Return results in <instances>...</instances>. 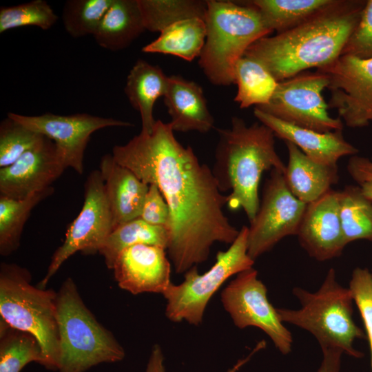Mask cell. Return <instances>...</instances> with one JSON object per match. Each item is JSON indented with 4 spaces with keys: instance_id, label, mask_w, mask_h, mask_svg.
Instances as JSON below:
<instances>
[{
    "instance_id": "obj_1",
    "label": "cell",
    "mask_w": 372,
    "mask_h": 372,
    "mask_svg": "<svg viewBox=\"0 0 372 372\" xmlns=\"http://www.w3.org/2000/svg\"><path fill=\"white\" fill-rule=\"evenodd\" d=\"M169 123L156 121L151 133L141 131L112 155L143 182L155 184L169 210L167 248L178 273L206 261L215 242L231 244L239 234L225 214L227 196L211 169L176 138Z\"/></svg>"
},
{
    "instance_id": "obj_2",
    "label": "cell",
    "mask_w": 372,
    "mask_h": 372,
    "mask_svg": "<svg viewBox=\"0 0 372 372\" xmlns=\"http://www.w3.org/2000/svg\"><path fill=\"white\" fill-rule=\"evenodd\" d=\"M366 0H333L300 25L254 42L244 56L262 64L280 82L341 56Z\"/></svg>"
},
{
    "instance_id": "obj_3",
    "label": "cell",
    "mask_w": 372,
    "mask_h": 372,
    "mask_svg": "<svg viewBox=\"0 0 372 372\" xmlns=\"http://www.w3.org/2000/svg\"><path fill=\"white\" fill-rule=\"evenodd\" d=\"M215 163L211 169L220 190L229 191L227 206L242 209L249 222L260 206L258 187L267 170L285 172L286 165L275 147L274 133L267 125H248L238 116L231 118L229 128L218 129Z\"/></svg>"
},
{
    "instance_id": "obj_4",
    "label": "cell",
    "mask_w": 372,
    "mask_h": 372,
    "mask_svg": "<svg viewBox=\"0 0 372 372\" xmlns=\"http://www.w3.org/2000/svg\"><path fill=\"white\" fill-rule=\"evenodd\" d=\"M293 296L299 300L298 309L276 308L280 320L312 334L321 349L337 348L355 358L364 354L355 349L356 339L366 338L353 318L354 302L349 288L342 286L333 268L329 269L320 288L315 292L294 287Z\"/></svg>"
},
{
    "instance_id": "obj_5",
    "label": "cell",
    "mask_w": 372,
    "mask_h": 372,
    "mask_svg": "<svg viewBox=\"0 0 372 372\" xmlns=\"http://www.w3.org/2000/svg\"><path fill=\"white\" fill-rule=\"evenodd\" d=\"M205 18L207 34L199 65L208 80L218 86L234 83L236 62L258 39L271 32L258 10L229 1L208 0Z\"/></svg>"
},
{
    "instance_id": "obj_6",
    "label": "cell",
    "mask_w": 372,
    "mask_h": 372,
    "mask_svg": "<svg viewBox=\"0 0 372 372\" xmlns=\"http://www.w3.org/2000/svg\"><path fill=\"white\" fill-rule=\"evenodd\" d=\"M32 275L15 263L0 265V316L10 327L34 336L48 370L57 371L59 333L56 292L31 284Z\"/></svg>"
},
{
    "instance_id": "obj_7",
    "label": "cell",
    "mask_w": 372,
    "mask_h": 372,
    "mask_svg": "<svg viewBox=\"0 0 372 372\" xmlns=\"http://www.w3.org/2000/svg\"><path fill=\"white\" fill-rule=\"evenodd\" d=\"M56 308L59 372H85L99 364L124 359L125 350L85 306L71 278L56 292Z\"/></svg>"
},
{
    "instance_id": "obj_8",
    "label": "cell",
    "mask_w": 372,
    "mask_h": 372,
    "mask_svg": "<svg viewBox=\"0 0 372 372\" xmlns=\"http://www.w3.org/2000/svg\"><path fill=\"white\" fill-rule=\"evenodd\" d=\"M248 227L243 226L230 247L217 253L216 262L200 274L194 266L185 273L179 285L171 283L163 293L167 300L165 315L175 322L187 321L199 325L214 294L230 277L253 267L254 261L247 251Z\"/></svg>"
},
{
    "instance_id": "obj_9",
    "label": "cell",
    "mask_w": 372,
    "mask_h": 372,
    "mask_svg": "<svg viewBox=\"0 0 372 372\" xmlns=\"http://www.w3.org/2000/svg\"><path fill=\"white\" fill-rule=\"evenodd\" d=\"M328 76L318 70L280 81L269 102L256 108L288 123L319 132L342 130L343 122L329 115L322 92Z\"/></svg>"
},
{
    "instance_id": "obj_10",
    "label": "cell",
    "mask_w": 372,
    "mask_h": 372,
    "mask_svg": "<svg viewBox=\"0 0 372 372\" xmlns=\"http://www.w3.org/2000/svg\"><path fill=\"white\" fill-rule=\"evenodd\" d=\"M113 229V218L103 178L99 169L93 170L84 185L81 210L68 228L63 244L52 255L47 272L38 287L45 289L61 266L75 253H99Z\"/></svg>"
},
{
    "instance_id": "obj_11",
    "label": "cell",
    "mask_w": 372,
    "mask_h": 372,
    "mask_svg": "<svg viewBox=\"0 0 372 372\" xmlns=\"http://www.w3.org/2000/svg\"><path fill=\"white\" fill-rule=\"evenodd\" d=\"M283 174L271 170L258 212L248 227L247 251L254 260L285 237L296 236L306 209L307 204L291 192Z\"/></svg>"
},
{
    "instance_id": "obj_12",
    "label": "cell",
    "mask_w": 372,
    "mask_h": 372,
    "mask_svg": "<svg viewBox=\"0 0 372 372\" xmlns=\"http://www.w3.org/2000/svg\"><path fill=\"white\" fill-rule=\"evenodd\" d=\"M267 290L253 267L237 274L223 289L221 302L239 329L255 327L265 332L282 354L291 351V333L280 320L276 308L270 303Z\"/></svg>"
},
{
    "instance_id": "obj_13",
    "label": "cell",
    "mask_w": 372,
    "mask_h": 372,
    "mask_svg": "<svg viewBox=\"0 0 372 372\" xmlns=\"http://www.w3.org/2000/svg\"><path fill=\"white\" fill-rule=\"evenodd\" d=\"M329 79L328 105L352 128L364 127L372 122V59L339 56L331 64L317 69Z\"/></svg>"
},
{
    "instance_id": "obj_14",
    "label": "cell",
    "mask_w": 372,
    "mask_h": 372,
    "mask_svg": "<svg viewBox=\"0 0 372 372\" xmlns=\"http://www.w3.org/2000/svg\"><path fill=\"white\" fill-rule=\"evenodd\" d=\"M7 116L55 143L66 168L80 175L83 173L84 154L90 136L108 127H131L130 122L87 113L59 115L47 112L39 116H26L8 112Z\"/></svg>"
},
{
    "instance_id": "obj_15",
    "label": "cell",
    "mask_w": 372,
    "mask_h": 372,
    "mask_svg": "<svg viewBox=\"0 0 372 372\" xmlns=\"http://www.w3.org/2000/svg\"><path fill=\"white\" fill-rule=\"evenodd\" d=\"M65 169L56 145L44 136L13 164L0 168V196L24 198L51 187Z\"/></svg>"
},
{
    "instance_id": "obj_16",
    "label": "cell",
    "mask_w": 372,
    "mask_h": 372,
    "mask_svg": "<svg viewBox=\"0 0 372 372\" xmlns=\"http://www.w3.org/2000/svg\"><path fill=\"white\" fill-rule=\"evenodd\" d=\"M301 247L318 261L339 257L347 245L340 216L339 192L330 189L307 205L297 235Z\"/></svg>"
},
{
    "instance_id": "obj_17",
    "label": "cell",
    "mask_w": 372,
    "mask_h": 372,
    "mask_svg": "<svg viewBox=\"0 0 372 372\" xmlns=\"http://www.w3.org/2000/svg\"><path fill=\"white\" fill-rule=\"evenodd\" d=\"M118 285L134 295L163 293L172 283L171 264L165 249L137 244L122 251L112 268Z\"/></svg>"
},
{
    "instance_id": "obj_18",
    "label": "cell",
    "mask_w": 372,
    "mask_h": 372,
    "mask_svg": "<svg viewBox=\"0 0 372 372\" xmlns=\"http://www.w3.org/2000/svg\"><path fill=\"white\" fill-rule=\"evenodd\" d=\"M254 114L260 123L273 131L275 136L292 143L317 163L337 165L340 158L358 153V149L344 139L342 130L322 133L300 127L278 119L256 107Z\"/></svg>"
},
{
    "instance_id": "obj_19",
    "label": "cell",
    "mask_w": 372,
    "mask_h": 372,
    "mask_svg": "<svg viewBox=\"0 0 372 372\" xmlns=\"http://www.w3.org/2000/svg\"><path fill=\"white\" fill-rule=\"evenodd\" d=\"M99 171L112 215L114 229L140 218L149 185L130 169L118 164L112 154L101 157Z\"/></svg>"
},
{
    "instance_id": "obj_20",
    "label": "cell",
    "mask_w": 372,
    "mask_h": 372,
    "mask_svg": "<svg viewBox=\"0 0 372 372\" xmlns=\"http://www.w3.org/2000/svg\"><path fill=\"white\" fill-rule=\"evenodd\" d=\"M164 101L174 131L207 133L214 125L203 88L178 75L169 76Z\"/></svg>"
},
{
    "instance_id": "obj_21",
    "label": "cell",
    "mask_w": 372,
    "mask_h": 372,
    "mask_svg": "<svg viewBox=\"0 0 372 372\" xmlns=\"http://www.w3.org/2000/svg\"><path fill=\"white\" fill-rule=\"evenodd\" d=\"M285 142L289 161L283 175L288 188L298 200L306 204L312 203L338 183V165L317 163L292 143Z\"/></svg>"
},
{
    "instance_id": "obj_22",
    "label": "cell",
    "mask_w": 372,
    "mask_h": 372,
    "mask_svg": "<svg viewBox=\"0 0 372 372\" xmlns=\"http://www.w3.org/2000/svg\"><path fill=\"white\" fill-rule=\"evenodd\" d=\"M169 76L158 65L138 59L131 68L124 92L141 119L142 132L151 133L156 123L153 111L156 100L164 96Z\"/></svg>"
},
{
    "instance_id": "obj_23",
    "label": "cell",
    "mask_w": 372,
    "mask_h": 372,
    "mask_svg": "<svg viewBox=\"0 0 372 372\" xmlns=\"http://www.w3.org/2000/svg\"><path fill=\"white\" fill-rule=\"evenodd\" d=\"M145 30L138 0H113L93 37L101 48H127Z\"/></svg>"
},
{
    "instance_id": "obj_24",
    "label": "cell",
    "mask_w": 372,
    "mask_h": 372,
    "mask_svg": "<svg viewBox=\"0 0 372 372\" xmlns=\"http://www.w3.org/2000/svg\"><path fill=\"white\" fill-rule=\"evenodd\" d=\"M206 34V23L203 19H184L163 30L158 37L145 45L142 51L170 54L192 61L200 56Z\"/></svg>"
},
{
    "instance_id": "obj_25",
    "label": "cell",
    "mask_w": 372,
    "mask_h": 372,
    "mask_svg": "<svg viewBox=\"0 0 372 372\" xmlns=\"http://www.w3.org/2000/svg\"><path fill=\"white\" fill-rule=\"evenodd\" d=\"M169 234L165 227L148 224L138 218L116 227L110 234L99 253L105 265L112 269L118 255L124 249L137 244H145L167 248Z\"/></svg>"
},
{
    "instance_id": "obj_26",
    "label": "cell",
    "mask_w": 372,
    "mask_h": 372,
    "mask_svg": "<svg viewBox=\"0 0 372 372\" xmlns=\"http://www.w3.org/2000/svg\"><path fill=\"white\" fill-rule=\"evenodd\" d=\"M234 79L238 88L234 101L241 109L267 105L278 83L262 64L245 56L236 62Z\"/></svg>"
},
{
    "instance_id": "obj_27",
    "label": "cell",
    "mask_w": 372,
    "mask_h": 372,
    "mask_svg": "<svg viewBox=\"0 0 372 372\" xmlns=\"http://www.w3.org/2000/svg\"><path fill=\"white\" fill-rule=\"evenodd\" d=\"M52 186L36 192L24 198L0 196V254L7 256L20 246L25 223L32 210L54 193Z\"/></svg>"
},
{
    "instance_id": "obj_28",
    "label": "cell",
    "mask_w": 372,
    "mask_h": 372,
    "mask_svg": "<svg viewBox=\"0 0 372 372\" xmlns=\"http://www.w3.org/2000/svg\"><path fill=\"white\" fill-rule=\"evenodd\" d=\"M333 0H252L247 1L260 14L272 32L289 30L303 23L327 6Z\"/></svg>"
},
{
    "instance_id": "obj_29",
    "label": "cell",
    "mask_w": 372,
    "mask_h": 372,
    "mask_svg": "<svg viewBox=\"0 0 372 372\" xmlns=\"http://www.w3.org/2000/svg\"><path fill=\"white\" fill-rule=\"evenodd\" d=\"M339 205L346 245L357 240L372 242V201L360 186L347 185L339 192Z\"/></svg>"
},
{
    "instance_id": "obj_30",
    "label": "cell",
    "mask_w": 372,
    "mask_h": 372,
    "mask_svg": "<svg viewBox=\"0 0 372 372\" xmlns=\"http://www.w3.org/2000/svg\"><path fill=\"white\" fill-rule=\"evenodd\" d=\"M43 365L40 343L32 335L14 329L0 319V372H20L30 362Z\"/></svg>"
},
{
    "instance_id": "obj_31",
    "label": "cell",
    "mask_w": 372,
    "mask_h": 372,
    "mask_svg": "<svg viewBox=\"0 0 372 372\" xmlns=\"http://www.w3.org/2000/svg\"><path fill=\"white\" fill-rule=\"evenodd\" d=\"M146 30L159 32L187 19L205 20L207 3L200 0H138Z\"/></svg>"
},
{
    "instance_id": "obj_32",
    "label": "cell",
    "mask_w": 372,
    "mask_h": 372,
    "mask_svg": "<svg viewBox=\"0 0 372 372\" xmlns=\"http://www.w3.org/2000/svg\"><path fill=\"white\" fill-rule=\"evenodd\" d=\"M113 0H68L61 19L65 31L73 38L94 35Z\"/></svg>"
},
{
    "instance_id": "obj_33",
    "label": "cell",
    "mask_w": 372,
    "mask_h": 372,
    "mask_svg": "<svg viewBox=\"0 0 372 372\" xmlns=\"http://www.w3.org/2000/svg\"><path fill=\"white\" fill-rule=\"evenodd\" d=\"M58 16L44 0H33L0 9V33L25 26H35L42 30L50 29L57 21Z\"/></svg>"
},
{
    "instance_id": "obj_34",
    "label": "cell",
    "mask_w": 372,
    "mask_h": 372,
    "mask_svg": "<svg viewBox=\"0 0 372 372\" xmlns=\"http://www.w3.org/2000/svg\"><path fill=\"white\" fill-rule=\"evenodd\" d=\"M43 137L7 116L0 123V168L13 164Z\"/></svg>"
},
{
    "instance_id": "obj_35",
    "label": "cell",
    "mask_w": 372,
    "mask_h": 372,
    "mask_svg": "<svg viewBox=\"0 0 372 372\" xmlns=\"http://www.w3.org/2000/svg\"><path fill=\"white\" fill-rule=\"evenodd\" d=\"M354 302L358 307L366 330L371 352L372 372V278L366 268L353 269L349 287Z\"/></svg>"
},
{
    "instance_id": "obj_36",
    "label": "cell",
    "mask_w": 372,
    "mask_h": 372,
    "mask_svg": "<svg viewBox=\"0 0 372 372\" xmlns=\"http://www.w3.org/2000/svg\"><path fill=\"white\" fill-rule=\"evenodd\" d=\"M342 55L372 59V0H366L360 19L342 51Z\"/></svg>"
},
{
    "instance_id": "obj_37",
    "label": "cell",
    "mask_w": 372,
    "mask_h": 372,
    "mask_svg": "<svg viewBox=\"0 0 372 372\" xmlns=\"http://www.w3.org/2000/svg\"><path fill=\"white\" fill-rule=\"evenodd\" d=\"M140 218L148 224L168 229L169 210L160 189L155 184L149 185Z\"/></svg>"
},
{
    "instance_id": "obj_38",
    "label": "cell",
    "mask_w": 372,
    "mask_h": 372,
    "mask_svg": "<svg viewBox=\"0 0 372 372\" xmlns=\"http://www.w3.org/2000/svg\"><path fill=\"white\" fill-rule=\"evenodd\" d=\"M263 348L260 343L256 346L251 353L246 358L240 360L231 369L227 372H236L243 366L250 358L257 351ZM145 372H165L164 355L161 347L155 344L152 349V351L147 364Z\"/></svg>"
},
{
    "instance_id": "obj_39",
    "label": "cell",
    "mask_w": 372,
    "mask_h": 372,
    "mask_svg": "<svg viewBox=\"0 0 372 372\" xmlns=\"http://www.w3.org/2000/svg\"><path fill=\"white\" fill-rule=\"evenodd\" d=\"M347 171L359 185L372 182V161L364 156L354 155L348 161Z\"/></svg>"
},
{
    "instance_id": "obj_40",
    "label": "cell",
    "mask_w": 372,
    "mask_h": 372,
    "mask_svg": "<svg viewBox=\"0 0 372 372\" xmlns=\"http://www.w3.org/2000/svg\"><path fill=\"white\" fill-rule=\"evenodd\" d=\"M322 360L317 372H340L342 355L340 349L328 347L322 349Z\"/></svg>"
},
{
    "instance_id": "obj_41",
    "label": "cell",
    "mask_w": 372,
    "mask_h": 372,
    "mask_svg": "<svg viewBox=\"0 0 372 372\" xmlns=\"http://www.w3.org/2000/svg\"><path fill=\"white\" fill-rule=\"evenodd\" d=\"M360 186L363 194L372 201V182L364 183Z\"/></svg>"
},
{
    "instance_id": "obj_42",
    "label": "cell",
    "mask_w": 372,
    "mask_h": 372,
    "mask_svg": "<svg viewBox=\"0 0 372 372\" xmlns=\"http://www.w3.org/2000/svg\"><path fill=\"white\" fill-rule=\"evenodd\" d=\"M371 278H372V271H371Z\"/></svg>"
}]
</instances>
